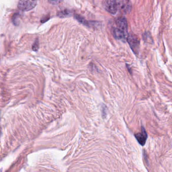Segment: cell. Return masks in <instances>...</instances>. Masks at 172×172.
<instances>
[{
	"mask_svg": "<svg viewBox=\"0 0 172 172\" xmlns=\"http://www.w3.org/2000/svg\"><path fill=\"white\" fill-rule=\"evenodd\" d=\"M71 13L70 11L68 10H64L59 12L57 13V15L61 17H66L71 15Z\"/></svg>",
	"mask_w": 172,
	"mask_h": 172,
	"instance_id": "obj_8",
	"label": "cell"
},
{
	"mask_svg": "<svg viewBox=\"0 0 172 172\" xmlns=\"http://www.w3.org/2000/svg\"><path fill=\"white\" fill-rule=\"evenodd\" d=\"M118 3V9L122 12L127 13L131 10V4L127 0H117Z\"/></svg>",
	"mask_w": 172,
	"mask_h": 172,
	"instance_id": "obj_5",
	"label": "cell"
},
{
	"mask_svg": "<svg viewBox=\"0 0 172 172\" xmlns=\"http://www.w3.org/2000/svg\"><path fill=\"white\" fill-rule=\"evenodd\" d=\"M127 40L133 52L136 54L137 53L139 48V41L136 35L130 34L127 36Z\"/></svg>",
	"mask_w": 172,
	"mask_h": 172,
	"instance_id": "obj_3",
	"label": "cell"
},
{
	"mask_svg": "<svg viewBox=\"0 0 172 172\" xmlns=\"http://www.w3.org/2000/svg\"><path fill=\"white\" fill-rule=\"evenodd\" d=\"M75 18L78 21L82 23L83 24L85 25L86 26H89L90 25V24H89V23L87 22L86 19H84L83 17H82V16L78 15H76L75 16Z\"/></svg>",
	"mask_w": 172,
	"mask_h": 172,
	"instance_id": "obj_9",
	"label": "cell"
},
{
	"mask_svg": "<svg viewBox=\"0 0 172 172\" xmlns=\"http://www.w3.org/2000/svg\"><path fill=\"white\" fill-rule=\"evenodd\" d=\"M17 14H15L12 19L13 22L14 23V24L15 25L18 24V23H19V21L17 20Z\"/></svg>",
	"mask_w": 172,
	"mask_h": 172,
	"instance_id": "obj_11",
	"label": "cell"
},
{
	"mask_svg": "<svg viewBox=\"0 0 172 172\" xmlns=\"http://www.w3.org/2000/svg\"><path fill=\"white\" fill-rule=\"evenodd\" d=\"M38 48H39V43H38V40H36L33 44L32 49L33 51H36L38 50Z\"/></svg>",
	"mask_w": 172,
	"mask_h": 172,
	"instance_id": "obj_12",
	"label": "cell"
},
{
	"mask_svg": "<svg viewBox=\"0 0 172 172\" xmlns=\"http://www.w3.org/2000/svg\"><path fill=\"white\" fill-rule=\"evenodd\" d=\"M104 7L108 12L112 14H115L118 10L117 0H107L105 3Z\"/></svg>",
	"mask_w": 172,
	"mask_h": 172,
	"instance_id": "obj_2",
	"label": "cell"
},
{
	"mask_svg": "<svg viewBox=\"0 0 172 172\" xmlns=\"http://www.w3.org/2000/svg\"><path fill=\"white\" fill-rule=\"evenodd\" d=\"M113 36L118 40L125 41L127 37V33L122 31L118 28H114L113 30Z\"/></svg>",
	"mask_w": 172,
	"mask_h": 172,
	"instance_id": "obj_6",
	"label": "cell"
},
{
	"mask_svg": "<svg viewBox=\"0 0 172 172\" xmlns=\"http://www.w3.org/2000/svg\"><path fill=\"white\" fill-rule=\"evenodd\" d=\"M64 0H49V3L53 4V5H57L63 2Z\"/></svg>",
	"mask_w": 172,
	"mask_h": 172,
	"instance_id": "obj_10",
	"label": "cell"
},
{
	"mask_svg": "<svg viewBox=\"0 0 172 172\" xmlns=\"http://www.w3.org/2000/svg\"><path fill=\"white\" fill-rule=\"evenodd\" d=\"M37 4V0H20L18 7L22 11H28L33 9Z\"/></svg>",
	"mask_w": 172,
	"mask_h": 172,
	"instance_id": "obj_1",
	"label": "cell"
},
{
	"mask_svg": "<svg viewBox=\"0 0 172 172\" xmlns=\"http://www.w3.org/2000/svg\"><path fill=\"white\" fill-rule=\"evenodd\" d=\"M118 29L127 33V23L126 19L123 17L118 18L116 20Z\"/></svg>",
	"mask_w": 172,
	"mask_h": 172,
	"instance_id": "obj_7",
	"label": "cell"
},
{
	"mask_svg": "<svg viewBox=\"0 0 172 172\" xmlns=\"http://www.w3.org/2000/svg\"><path fill=\"white\" fill-rule=\"evenodd\" d=\"M134 136L138 143H139L141 146H143L145 145L148 138V134L146 133V129L144 127L142 126L141 132H138Z\"/></svg>",
	"mask_w": 172,
	"mask_h": 172,
	"instance_id": "obj_4",
	"label": "cell"
}]
</instances>
